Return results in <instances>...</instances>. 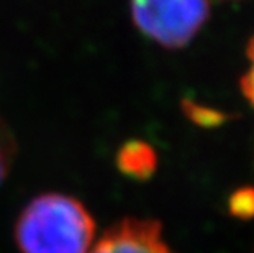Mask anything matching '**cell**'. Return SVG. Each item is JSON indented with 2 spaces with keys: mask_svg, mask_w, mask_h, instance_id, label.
<instances>
[{
  "mask_svg": "<svg viewBox=\"0 0 254 253\" xmlns=\"http://www.w3.org/2000/svg\"><path fill=\"white\" fill-rule=\"evenodd\" d=\"M210 15L207 0H131L134 25L166 48H182Z\"/></svg>",
  "mask_w": 254,
  "mask_h": 253,
  "instance_id": "7a4b0ae2",
  "label": "cell"
},
{
  "mask_svg": "<svg viewBox=\"0 0 254 253\" xmlns=\"http://www.w3.org/2000/svg\"><path fill=\"white\" fill-rule=\"evenodd\" d=\"M15 239L21 253H89L95 244V224L79 201L51 192L23 209Z\"/></svg>",
  "mask_w": 254,
  "mask_h": 253,
  "instance_id": "6da1fadb",
  "label": "cell"
},
{
  "mask_svg": "<svg viewBox=\"0 0 254 253\" xmlns=\"http://www.w3.org/2000/svg\"><path fill=\"white\" fill-rule=\"evenodd\" d=\"M248 71L241 79V89L243 94L246 95V99L251 102L254 107V38L248 45Z\"/></svg>",
  "mask_w": 254,
  "mask_h": 253,
  "instance_id": "8992f818",
  "label": "cell"
},
{
  "mask_svg": "<svg viewBox=\"0 0 254 253\" xmlns=\"http://www.w3.org/2000/svg\"><path fill=\"white\" fill-rule=\"evenodd\" d=\"M89 253H174L153 220L128 219L112 227Z\"/></svg>",
  "mask_w": 254,
  "mask_h": 253,
  "instance_id": "3957f363",
  "label": "cell"
},
{
  "mask_svg": "<svg viewBox=\"0 0 254 253\" xmlns=\"http://www.w3.org/2000/svg\"><path fill=\"white\" fill-rule=\"evenodd\" d=\"M120 166L125 173H148L153 166V155H151L148 147H143L141 143L128 145L120 155Z\"/></svg>",
  "mask_w": 254,
  "mask_h": 253,
  "instance_id": "277c9868",
  "label": "cell"
},
{
  "mask_svg": "<svg viewBox=\"0 0 254 253\" xmlns=\"http://www.w3.org/2000/svg\"><path fill=\"white\" fill-rule=\"evenodd\" d=\"M12 156H13L12 137H10L7 127L3 125V122L0 120V184H2V181L5 179V176L8 174Z\"/></svg>",
  "mask_w": 254,
  "mask_h": 253,
  "instance_id": "5b68a950",
  "label": "cell"
}]
</instances>
